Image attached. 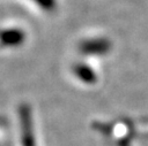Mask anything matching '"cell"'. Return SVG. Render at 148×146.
Segmentation results:
<instances>
[{
	"instance_id": "6da1fadb",
	"label": "cell",
	"mask_w": 148,
	"mask_h": 146,
	"mask_svg": "<svg viewBox=\"0 0 148 146\" xmlns=\"http://www.w3.org/2000/svg\"><path fill=\"white\" fill-rule=\"evenodd\" d=\"M21 132L23 146H36L30 112L25 106H23V108L21 109Z\"/></svg>"
},
{
	"instance_id": "7a4b0ae2",
	"label": "cell",
	"mask_w": 148,
	"mask_h": 146,
	"mask_svg": "<svg viewBox=\"0 0 148 146\" xmlns=\"http://www.w3.org/2000/svg\"><path fill=\"white\" fill-rule=\"evenodd\" d=\"M81 49L84 51V53L88 54H101L109 49V44L104 40H90L86 44H82Z\"/></svg>"
}]
</instances>
